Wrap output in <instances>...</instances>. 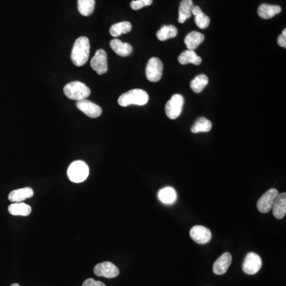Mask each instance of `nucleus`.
Segmentation results:
<instances>
[{
    "instance_id": "30",
    "label": "nucleus",
    "mask_w": 286,
    "mask_h": 286,
    "mask_svg": "<svg viewBox=\"0 0 286 286\" xmlns=\"http://www.w3.org/2000/svg\"><path fill=\"white\" fill-rule=\"evenodd\" d=\"M278 43L280 47L286 48V30L284 29L282 31V35L278 37Z\"/></svg>"
},
{
    "instance_id": "33",
    "label": "nucleus",
    "mask_w": 286,
    "mask_h": 286,
    "mask_svg": "<svg viewBox=\"0 0 286 286\" xmlns=\"http://www.w3.org/2000/svg\"><path fill=\"white\" fill-rule=\"evenodd\" d=\"M19 286V285L16 284V283H15V284L11 285V286Z\"/></svg>"
},
{
    "instance_id": "28",
    "label": "nucleus",
    "mask_w": 286,
    "mask_h": 286,
    "mask_svg": "<svg viewBox=\"0 0 286 286\" xmlns=\"http://www.w3.org/2000/svg\"><path fill=\"white\" fill-rule=\"evenodd\" d=\"M78 10L84 16H89L95 9V0H77Z\"/></svg>"
},
{
    "instance_id": "19",
    "label": "nucleus",
    "mask_w": 286,
    "mask_h": 286,
    "mask_svg": "<svg viewBox=\"0 0 286 286\" xmlns=\"http://www.w3.org/2000/svg\"><path fill=\"white\" fill-rule=\"evenodd\" d=\"M192 0H182L179 6V18L178 22L184 23L189 18H191V11L193 8Z\"/></svg>"
},
{
    "instance_id": "26",
    "label": "nucleus",
    "mask_w": 286,
    "mask_h": 286,
    "mask_svg": "<svg viewBox=\"0 0 286 286\" xmlns=\"http://www.w3.org/2000/svg\"><path fill=\"white\" fill-rule=\"evenodd\" d=\"M208 77L204 74L199 75L191 81L190 88L195 93H200L208 85Z\"/></svg>"
},
{
    "instance_id": "22",
    "label": "nucleus",
    "mask_w": 286,
    "mask_h": 286,
    "mask_svg": "<svg viewBox=\"0 0 286 286\" xmlns=\"http://www.w3.org/2000/svg\"><path fill=\"white\" fill-rule=\"evenodd\" d=\"M191 14H193L195 16V22L196 26L199 28L204 30V29L208 28L210 24L209 17L207 16L203 11H202L200 7L198 6H194L191 11Z\"/></svg>"
},
{
    "instance_id": "25",
    "label": "nucleus",
    "mask_w": 286,
    "mask_h": 286,
    "mask_svg": "<svg viewBox=\"0 0 286 286\" xmlns=\"http://www.w3.org/2000/svg\"><path fill=\"white\" fill-rule=\"evenodd\" d=\"M212 124L210 120L206 118L201 117L195 121L194 125L191 127V131L194 134L209 132L212 130Z\"/></svg>"
},
{
    "instance_id": "2",
    "label": "nucleus",
    "mask_w": 286,
    "mask_h": 286,
    "mask_svg": "<svg viewBox=\"0 0 286 286\" xmlns=\"http://www.w3.org/2000/svg\"><path fill=\"white\" fill-rule=\"evenodd\" d=\"M148 101L149 95L146 92L142 89H133L120 95L118 103L122 107H127L132 104L143 106L146 104Z\"/></svg>"
},
{
    "instance_id": "32",
    "label": "nucleus",
    "mask_w": 286,
    "mask_h": 286,
    "mask_svg": "<svg viewBox=\"0 0 286 286\" xmlns=\"http://www.w3.org/2000/svg\"><path fill=\"white\" fill-rule=\"evenodd\" d=\"M139 1L143 2L145 6H150L153 3V0H139Z\"/></svg>"
},
{
    "instance_id": "23",
    "label": "nucleus",
    "mask_w": 286,
    "mask_h": 286,
    "mask_svg": "<svg viewBox=\"0 0 286 286\" xmlns=\"http://www.w3.org/2000/svg\"><path fill=\"white\" fill-rule=\"evenodd\" d=\"M9 212L12 216H27L31 213L32 208L28 204L22 202L10 204L8 208Z\"/></svg>"
},
{
    "instance_id": "18",
    "label": "nucleus",
    "mask_w": 286,
    "mask_h": 286,
    "mask_svg": "<svg viewBox=\"0 0 286 286\" xmlns=\"http://www.w3.org/2000/svg\"><path fill=\"white\" fill-rule=\"evenodd\" d=\"M282 11L281 6L277 5L262 4L258 9V14L263 19H270Z\"/></svg>"
},
{
    "instance_id": "13",
    "label": "nucleus",
    "mask_w": 286,
    "mask_h": 286,
    "mask_svg": "<svg viewBox=\"0 0 286 286\" xmlns=\"http://www.w3.org/2000/svg\"><path fill=\"white\" fill-rule=\"evenodd\" d=\"M232 257L230 253L226 252L222 254L213 264L212 270H213L214 274H216V275H223L226 274L229 266L232 264Z\"/></svg>"
},
{
    "instance_id": "31",
    "label": "nucleus",
    "mask_w": 286,
    "mask_h": 286,
    "mask_svg": "<svg viewBox=\"0 0 286 286\" xmlns=\"http://www.w3.org/2000/svg\"><path fill=\"white\" fill-rule=\"evenodd\" d=\"M144 5H143V2H140L139 0H135V1H132L131 2V7L135 10H140V9L143 8L144 7Z\"/></svg>"
},
{
    "instance_id": "6",
    "label": "nucleus",
    "mask_w": 286,
    "mask_h": 286,
    "mask_svg": "<svg viewBox=\"0 0 286 286\" xmlns=\"http://www.w3.org/2000/svg\"><path fill=\"white\" fill-rule=\"evenodd\" d=\"M163 73V64L157 57H152L148 61L145 76L150 82H157L161 80Z\"/></svg>"
},
{
    "instance_id": "15",
    "label": "nucleus",
    "mask_w": 286,
    "mask_h": 286,
    "mask_svg": "<svg viewBox=\"0 0 286 286\" xmlns=\"http://www.w3.org/2000/svg\"><path fill=\"white\" fill-rule=\"evenodd\" d=\"M157 197L162 204L170 205L175 203L178 199V195L174 188L165 187L158 191Z\"/></svg>"
},
{
    "instance_id": "29",
    "label": "nucleus",
    "mask_w": 286,
    "mask_h": 286,
    "mask_svg": "<svg viewBox=\"0 0 286 286\" xmlns=\"http://www.w3.org/2000/svg\"><path fill=\"white\" fill-rule=\"evenodd\" d=\"M82 286H106L103 282L99 281H95L93 278H89L83 283Z\"/></svg>"
},
{
    "instance_id": "8",
    "label": "nucleus",
    "mask_w": 286,
    "mask_h": 286,
    "mask_svg": "<svg viewBox=\"0 0 286 286\" xmlns=\"http://www.w3.org/2000/svg\"><path fill=\"white\" fill-rule=\"evenodd\" d=\"M278 191L271 189L265 192L257 202V208L262 213H267L272 210L274 202L278 195Z\"/></svg>"
},
{
    "instance_id": "16",
    "label": "nucleus",
    "mask_w": 286,
    "mask_h": 286,
    "mask_svg": "<svg viewBox=\"0 0 286 286\" xmlns=\"http://www.w3.org/2000/svg\"><path fill=\"white\" fill-rule=\"evenodd\" d=\"M112 50L120 56H127L131 54L133 48L129 43H123L119 39H113L110 43Z\"/></svg>"
},
{
    "instance_id": "20",
    "label": "nucleus",
    "mask_w": 286,
    "mask_h": 286,
    "mask_svg": "<svg viewBox=\"0 0 286 286\" xmlns=\"http://www.w3.org/2000/svg\"><path fill=\"white\" fill-rule=\"evenodd\" d=\"M204 40V35L196 31H191L189 35L186 36L185 39V43L188 49L190 50H195V48H198L199 45L201 44Z\"/></svg>"
},
{
    "instance_id": "3",
    "label": "nucleus",
    "mask_w": 286,
    "mask_h": 286,
    "mask_svg": "<svg viewBox=\"0 0 286 286\" xmlns=\"http://www.w3.org/2000/svg\"><path fill=\"white\" fill-rule=\"evenodd\" d=\"M64 93L69 99L80 101L85 99L91 94V89L80 81L70 82L64 87Z\"/></svg>"
},
{
    "instance_id": "9",
    "label": "nucleus",
    "mask_w": 286,
    "mask_h": 286,
    "mask_svg": "<svg viewBox=\"0 0 286 286\" xmlns=\"http://www.w3.org/2000/svg\"><path fill=\"white\" fill-rule=\"evenodd\" d=\"M93 70L99 75H103L107 72V53L103 49H99L95 52L90 63Z\"/></svg>"
},
{
    "instance_id": "12",
    "label": "nucleus",
    "mask_w": 286,
    "mask_h": 286,
    "mask_svg": "<svg viewBox=\"0 0 286 286\" xmlns=\"http://www.w3.org/2000/svg\"><path fill=\"white\" fill-rule=\"evenodd\" d=\"M77 107L80 111L85 113V115L89 117L93 118V119L99 117L102 114V108L99 107V105L95 104L92 101L88 100L86 99L77 101Z\"/></svg>"
},
{
    "instance_id": "17",
    "label": "nucleus",
    "mask_w": 286,
    "mask_h": 286,
    "mask_svg": "<svg viewBox=\"0 0 286 286\" xmlns=\"http://www.w3.org/2000/svg\"><path fill=\"white\" fill-rule=\"evenodd\" d=\"M33 195H34V190L31 188H23V189L10 191L8 198L10 201L18 203V202H22L25 199L32 197Z\"/></svg>"
},
{
    "instance_id": "27",
    "label": "nucleus",
    "mask_w": 286,
    "mask_h": 286,
    "mask_svg": "<svg viewBox=\"0 0 286 286\" xmlns=\"http://www.w3.org/2000/svg\"><path fill=\"white\" fill-rule=\"evenodd\" d=\"M132 26H131V22H122L116 23V24L113 25L110 28V34L111 36L117 38L123 34H127L131 31Z\"/></svg>"
},
{
    "instance_id": "7",
    "label": "nucleus",
    "mask_w": 286,
    "mask_h": 286,
    "mask_svg": "<svg viewBox=\"0 0 286 286\" xmlns=\"http://www.w3.org/2000/svg\"><path fill=\"white\" fill-rule=\"evenodd\" d=\"M262 262L260 256L250 252L246 254L242 264V270L248 275H254L262 268Z\"/></svg>"
},
{
    "instance_id": "4",
    "label": "nucleus",
    "mask_w": 286,
    "mask_h": 286,
    "mask_svg": "<svg viewBox=\"0 0 286 286\" xmlns=\"http://www.w3.org/2000/svg\"><path fill=\"white\" fill-rule=\"evenodd\" d=\"M89 175V168L85 161H76L69 165L68 177L73 183H81L87 179Z\"/></svg>"
},
{
    "instance_id": "10",
    "label": "nucleus",
    "mask_w": 286,
    "mask_h": 286,
    "mask_svg": "<svg viewBox=\"0 0 286 286\" xmlns=\"http://www.w3.org/2000/svg\"><path fill=\"white\" fill-rule=\"evenodd\" d=\"M96 276L106 278H115L119 276V270L117 266L110 262H103L97 264L94 268Z\"/></svg>"
},
{
    "instance_id": "5",
    "label": "nucleus",
    "mask_w": 286,
    "mask_h": 286,
    "mask_svg": "<svg viewBox=\"0 0 286 286\" xmlns=\"http://www.w3.org/2000/svg\"><path fill=\"white\" fill-rule=\"evenodd\" d=\"M185 99L180 94H175L171 97L165 105V114L170 119H176L179 117L182 112Z\"/></svg>"
},
{
    "instance_id": "1",
    "label": "nucleus",
    "mask_w": 286,
    "mask_h": 286,
    "mask_svg": "<svg viewBox=\"0 0 286 286\" xmlns=\"http://www.w3.org/2000/svg\"><path fill=\"white\" fill-rule=\"evenodd\" d=\"M90 53V43L86 37H81L73 45L71 60L77 66H83L87 63Z\"/></svg>"
},
{
    "instance_id": "21",
    "label": "nucleus",
    "mask_w": 286,
    "mask_h": 286,
    "mask_svg": "<svg viewBox=\"0 0 286 286\" xmlns=\"http://www.w3.org/2000/svg\"><path fill=\"white\" fill-rule=\"evenodd\" d=\"M178 61L182 65L193 64L195 65H199L201 64L202 59L200 58V56L195 53V51L188 49L180 55Z\"/></svg>"
},
{
    "instance_id": "24",
    "label": "nucleus",
    "mask_w": 286,
    "mask_h": 286,
    "mask_svg": "<svg viewBox=\"0 0 286 286\" xmlns=\"http://www.w3.org/2000/svg\"><path fill=\"white\" fill-rule=\"evenodd\" d=\"M178 35V29L173 25L163 26L157 32V38L160 41H166L175 38Z\"/></svg>"
},
{
    "instance_id": "11",
    "label": "nucleus",
    "mask_w": 286,
    "mask_h": 286,
    "mask_svg": "<svg viewBox=\"0 0 286 286\" xmlns=\"http://www.w3.org/2000/svg\"><path fill=\"white\" fill-rule=\"evenodd\" d=\"M190 236L198 244H206L212 239V232L204 226H194L190 230Z\"/></svg>"
},
{
    "instance_id": "14",
    "label": "nucleus",
    "mask_w": 286,
    "mask_h": 286,
    "mask_svg": "<svg viewBox=\"0 0 286 286\" xmlns=\"http://www.w3.org/2000/svg\"><path fill=\"white\" fill-rule=\"evenodd\" d=\"M273 214H274V217L278 220L282 219L286 216V192H282V193L278 194L277 196L275 202H274V206L272 208Z\"/></svg>"
}]
</instances>
